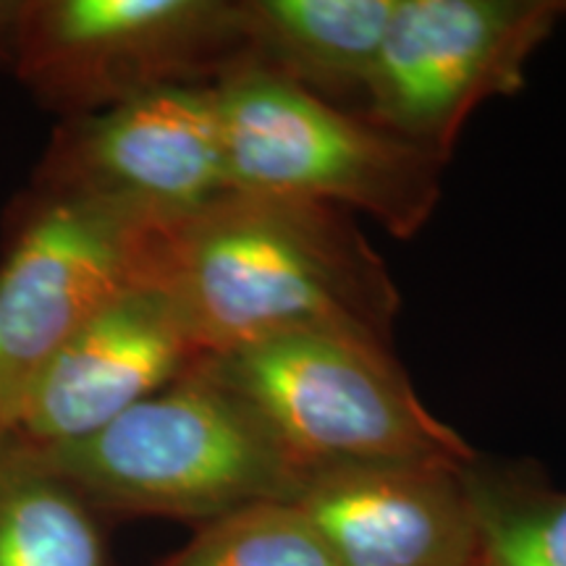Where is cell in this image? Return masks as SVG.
I'll return each instance as SVG.
<instances>
[{"label":"cell","instance_id":"cell-1","mask_svg":"<svg viewBox=\"0 0 566 566\" xmlns=\"http://www.w3.org/2000/svg\"><path fill=\"white\" fill-rule=\"evenodd\" d=\"M153 283L202 359L304 331L391 346L401 307L349 212L281 195L223 192L160 229Z\"/></svg>","mask_w":566,"mask_h":566},{"label":"cell","instance_id":"cell-2","mask_svg":"<svg viewBox=\"0 0 566 566\" xmlns=\"http://www.w3.org/2000/svg\"><path fill=\"white\" fill-rule=\"evenodd\" d=\"M30 449L97 514L171 516L197 527L252 506L294 504L307 485L205 359L97 433Z\"/></svg>","mask_w":566,"mask_h":566},{"label":"cell","instance_id":"cell-3","mask_svg":"<svg viewBox=\"0 0 566 566\" xmlns=\"http://www.w3.org/2000/svg\"><path fill=\"white\" fill-rule=\"evenodd\" d=\"M304 478L349 467L467 464L478 454L415 394L391 346L304 331L205 357Z\"/></svg>","mask_w":566,"mask_h":566},{"label":"cell","instance_id":"cell-4","mask_svg":"<svg viewBox=\"0 0 566 566\" xmlns=\"http://www.w3.org/2000/svg\"><path fill=\"white\" fill-rule=\"evenodd\" d=\"M226 192L363 210L409 239L441 200L446 158L281 76L237 66L216 84Z\"/></svg>","mask_w":566,"mask_h":566},{"label":"cell","instance_id":"cell-5","mask_svg":"<svg viewBox=\"0 0 566 566\" xmlns=\"http://www.w3.org/2000/svg\"><path fill=\"white\" fill-rule=\"evenodd\" d=\"M244 63L239 0H21L13 71L66 118Z\"/></svg>","mask_w":566,"mask_h":566},{"label":"cell","instance_id":"cell-6","mask_svg":"<svg viewBox=\"0 0 566 566\" xmlns=\"http://www.w3.org/2000/svg\"><path fill=\"white\" fill-rule=\"evenodd\" d=\"M158 229L69 195L34 197L0 265V438L51 359L132 289L153 283Z\"/></svg>","mask_w":566,"mask_h":566},{"label":"cell","instance_id":"cell-7","mask_svg":"<svg viewBox=\"0 0 566 566\" xmlns=\"http://www.w3.org/2000/svg\"><path fill=\"white\" fill-rule=\"evenodd\" d=\"M564 17L566 0H396L363 116L449 160L480 105L525 87Z\"/></svg>","mask_w":566,"mask_h":566},{"label":"cell","instance_id":"cell-8","mask_svg":"<svg viewBox=\"0 0 566 566\" xmlns=\"http://www.w3.org/2000/svg\"><path fill=\"white\" fill-rule=\"evenodd\" d=\"M34 187L168 229L226 192L216 87L187 84L66 118Z\"/></svg>","mask_w":566,"mask_h":566},{"label":"cell","instance_id":"cell-9","mask_svg":"<svg viewBox=\"0 0 566 566\" xmlns=\"http://www.w3.org/2000/svg\"><path fill=\"white\" fill-rule=\"evenodd\" d=\"M200 359L171 296L145 283L101 310L55 354L11 436L34 449L80 441Z\"/></svg>","mask_w":566,"mask_h":566},{"label":"cell","instance_id":"cell-10","mask_svg":"<svg viewBox=\"0 0 566 566\" xmlns=\"http://www.w3.org/2000/svg\"><path fill=\"white\" fill-rule=\"evenodd\" d=\"M464 464L323 472L294 501L336 566H480Z\"/></svg>","mask_w":566,"mask_h":566},{"label":"cell","instance_id":"cell-11","mask_svg":"<svg viewBox=\"0 0 566 566\" xmlns=\"http://www.w3.org/2000/svg\"><path fill=\"white\" fill-rule=\"evenodd\" d=\"M244 63L363 113L396 0H239Z\"/></svg>","mask_w":566,"mask_h":566},{"label":"cell","instance_id":"cell-12","mask_svg":"<svg viewBox=\"0 0 566 566\" xmlns=\"http://www.w3.org/2000/svg\"><path fill=\"white\" fill-rule=\"evenodd\" d=\"M0 566H111L97 512L19 438H0Z\"/></svg>","mask_w":566,"mask_h":566},{"label":"cell","instance_id":"cell-13","mask_svg":"<svg viewBox=\"0 0 566 566\" xmlns=\"http://www.w3.org/2000/svg\"><path fill=\"white\" fill-rule=\"evenodd\" d=\"M480 537V566H566V491L535 462L462 467Z\"/></svg>","mask_w":566,"mask_h":566},{"label":"cell","instance_id":"cell-14","mask_svg":"<svg viewBox=\"0 0 566 566\" xmlns=\"http://www.w3.org/2000/svg\"><path fill=\"white\" fill-rule=\"evenodd\" d=\"M160 566H336L296 504H265L229 514Z\"/></svg>","mask_w":566,"mask_h":566},{"label":"cell","instance_id":"cell-15","mask_svg":"<svg viewBox=\"0 0 566 566\" xmlns=\"http://www.w3.org/2000/svg\"><path fill=\"white\" fill-rule=\"evenodd\" d=\"M19 17H21L19 0H0V66H13Z\"/></svg>","mask_w":566,"mask_h":566}]
</instances>
